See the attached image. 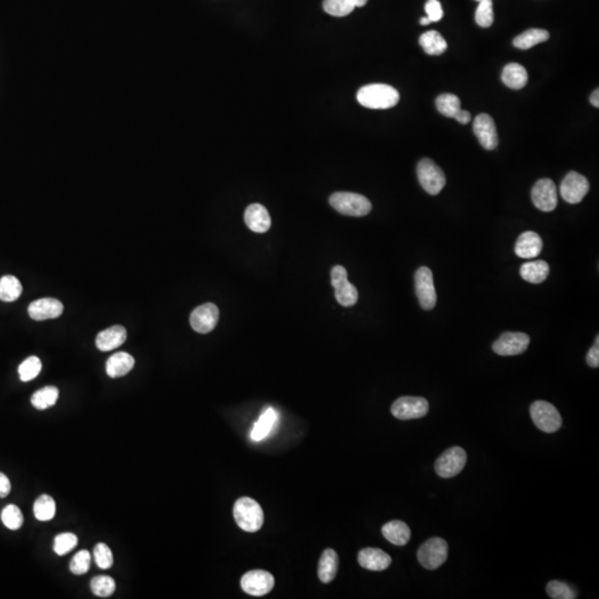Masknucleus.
Wrapping results in <instances>:
<instances>
[{
  "mask_svg": "<svg viewBox=\"0 0 599 599\" xmlns=\"http://www.w3.org/2000/svg\"><path fill=\"white\" fill-rule=\"evenodd\" d=\"M34 514L40 522H48L56 515V502L49 495L39 496L34 504Z\"/></svg>",
  "mask_w": 599,
  "mask_h": 599,
  "instance_id": "2f4dec72",
  "label": "nucleus"
},
{
  "mask_svg": "<svg viewBox=\"0 0 599 599\" xmlns=\"http://www.w3.org/2000/svg\"><path fill=\"white\" fill-rule=\"evenodd\" d=\"M437 107L443 116L454 118L455 114L461 110V100L453 93H442L437 97Z\"/></svg>",
  "mask_w": 599,
  "mask_h": 599,
  "instance_id": "473e14b6",
  "label": "nucleus"
},
{
  "mask_svg": "<svg viewBox=\"0 0 599 599\" xmlns=\"http://www.w3.org/2000/svg\"><path fill=\"white\" fill-rule=\"evenodd\" d=\"M546 591L548 596L553 599H575L577 597L576 592L563 581H550Z\"/></svg>",
  "mask_w": 599,
  "mask_h": 599,
  "instance_id": "ea45409f",
  "label": "nucleus"
},
{
  "mask_svg": "<svg viewBox=\"0 0 599 599\" xmlns=\"http://www.w3.org/2000/svg\"><path fill=\"white\" fill-rule=\"evenodd\" d=\"M535 207L542 212L554 211L557 207V188L550 179H540L532 189Z\"/></svg>",
  "mask_w": 599,
  "mask_h": 599,
  "instance_id": "ddd939ff",
  "label": "nucleus"
},
{
  "mask_svg": "<svg viewBox=\"0 0 599 599\" xmlns=\"http://www.w3.org/2000/svg\"><path fill=\"white\" fill-rule=\"evenodd\" d=\"M530 338L522 332H506L494 342L493 351L502 357H514L524 353L530 345Z\"/></svg>",
  "mask_w": 599,
  "mask_h": 599,
  "instance_id": "f8f14e48",
  "label": "nucleus"
},
{
  "mask_svg": "<svg viewBox=\"0 0 599 599\" xmlns=\"http://www.w3.org/2000/svg\"><path fill=\"white\" fill-rule=\"evenodd\" d=\"M1 521L7 528L17 530L23 526V515L16 505H7L1 511Z\"/></svg>",
  "mask_w": 599,
  "mask_h": 599,
  "instance_id": "c9c22d12",
  "label": "nucleus"
},
{
  "mask_svg": "<svg viewBox=\"0 0 599 599\" xmlns=\"http://www.w3.org/2000/svg\"><path fill=\"white\" fill-rule=\"evenodd\" d=\"M562 198L571 204H576L584 199L589 191V182L581 173L571 171L564 178L561 184Z\"/></svg>",
  "mask_w": 599,
  "mask_h": 599,
  "instance_id": "4468645a",
  "label": "nucleus"
},
{
  "mask_svg": "<svg viewBox=\"0 0 599 599\" xmlns=\"http://www.w3.org/2000/svg\"><path fill=\"white\" fill-rule=\"evenodd\" d=\"M468 462V454L460 446L451 447L443 453L435 462L437 475L442 478H452L462 472Z\"/></svg>",
  "mask_w": 599,
  "mask_h": 599,
  "instance_id": "0eeeda50",
  "label": "nucleus"
},
{
  "mask_svg": "<svg viewBox=\"0 0 599 599\" xmlns=\"http://www.w3.org/2000/svg\"><path fill=\"white\" fill-rule=\"evenodd\" d=\"M548 38H550V34H548L547 30L535 28L528 29V30L524 31L523 34L517 36L513 44L518 49L527 50L530 49L536 45L547 42Z\"/></svg>",
  "mask_w": 599,
  "mask_h": 599,
  "instance_id": "c85d7f7f",
  "label": "nucleus"
},
{
  "mask_svg": "<svg viewBox=\"0 0 599 599\" xmlns=\"http://www.w3.org/2000/svg\"><path fill=\"white\" fill-rule=\"evenodd\" d=\"M77 545L78 538L73 533H62L54 538V550L57 555H66L77 547Z\"/></svg>",
  "mask_w": 599,
  "mask_h": 599,
  "instance_id": "e433bc0d",
  "label": "nucleus"
},
{
  "mask_svg": "<svg viewBox=\"0 0 599 599\" xmlns=\"http://www.w3.org/2000/svg\"><path fill=\"white\" fill-rule=\"evenodd\" d=\"M530 417L535 425L545 433H555L562 427V416L553 404L536 401L530 405Z\"/></svg>",
  "mask_w": 599,
  "mask_h": 599,
  "instance_id": "20e7f679",
  "label": "nucleus"
},
{
  "mask_svg": "<svg viewBox=\"0 0 599 599\" xmlns=\"http://www.w3.org/2000/svg\"><path fill=\"white\" fill-rule=\"evenodd\" d=\"M478 1H480V0H478Z\"/></svg>",
  "mask_w": 599,
  "mask_h": 599,
  "instance_id": "3c124183",
  "label": "nucleus"
},
{
  "mask_svg": "<svg viewBox=\"0 0 599 599\" xmlns=\"http://www.w3.org/2000/svg\"><path fill=\"white\" fill-rule=\"evenodd\" d=\"M91 592L98 597L108 598L116 591V583L114 579L109 576H97L91 579Z\"/></svg>",
  "mask_w": 599,
  "mask_h": 599,
  "instance_id": "72a5a7b5",
  "label": "nucleus"
},
{
  "mask_svg": "<svg viewBox=\"0 0 599 599\" xmlns=\"http://www.w3.org/2000/svg\"><path fill=\"white\" fill-rule=\"evenodd\" d=\"M416 172L422 188L431 196L439 194L446 184V178L442 169L429 159L420 161Z\"/></svg>",
  "mask_w": 599,
  "mask_h": 599,
  "instance_id": "423d86ee",
  "label": "nucleus"
},
{
  "mask_svg": "<svg viewBox=\"0 0 599 599\" xmlns=\"http://www.w3.org/2000/svg\"><path fill=\"white\" fill-rule=\"evenodd\" d=\"M11 491V480L4 473H0V499L7 497Z\"/></svg>",
  "mask_w": 599,
  "mask_h": 599,
  "instance_id": "a18cd8bd",
  "label": "nucleus"
},
{
  "mask_svg": "<svg viewBox=\"0 0 599 599\" xmlns=\"http://www.w3.org/2000/svg\"><path fill=\"white\" fill-rule=\"evenodd\" d=\"M90 564L91 554L89 553L88 550H81V552H78L76 554L75 557L73 558V561L70 562V571L77 575V576L85 575V573H88L89 569H90Z\"/></svg>",
  "mask_w": 599,
  "mask_h": 599,
  "instance_id": "79ce46f5",
  "label": "nucleus"
},
{
  "mask_svg": "<svg viewBox=\"0 0 599 599\" xmlns=\"http://www.w3.org/2000/svg\"><path fill=\"white\" fill-rule=\"evenodd\" d=\"M473 130L484 149L494 150L499 145L495 122L490 114H478L473 124Z\"/></svg>",
  "mask_w": 599,
  "mask_h": 599,
  "instance_id": "dca6fc26",
  "label": "nucleus"
},
{
  "mask_svg": "<svg viewBox=\"0 0 599 599\" xmlns=\"http://www.w3.org/2000/svg\"><path fill=\"white\" fill-rule=\"evenodd\" d=\"M330 204L341 215L349 217H364L372 210L367 196L353 192H336L330 196Z\"/></svg>",
  "mask_w": 599,
  "mask_h": 599,
  "instance_id": "7ed1b4c3",
  "label": "nucleus"
},
{
  "mask_svg": "<svg viewBox=\"0 0 599 599\" xmlns=\"http://www.w3.org/2000/svg\"><path fill=\"white\" fill-rule=\"evenodd\" d=\"M425 11L431 23H437L443 18L442 6L439 0H427V3L425 4Z\"/></svg>",
  "mask_w": 599,
  "mask_h": 599,
  "instance_id": "37998d69",
  "label": "nucleus"
},
{
  "mask_svg": "<svg viewBox=\"0 0 599 599\" xmlns=\"http://www.w3.org/2000/svg\"><path fill=\"white\" fill-rule=\"evenodd\" d=\"M243 592L251 596H264L274 587V577L269 571L256 569L243 575L241 579Z\"/></svg>",
  "mask_w": 599,
  "mask_h": 599,
  "instance_id": "9b49d317",
  "label": "nucleus"
},
{
  "mask_svg": "<svg viewBox=\"0 0 599 599\" xmlns=\"http://www.w3.org/2000/svg\"><path fill=\"white\" fill-rule=\"evenodd\" d=\"M420 23H421V25H423V26H427V25H429V23H431V20H429V19L427 18V17H424V18H421V20H420Z\"/></svg>",
  "mask_w": 599,
  "mask_h": 599,
  "instance_id": "8fccbe9b",
  "label": "nucleus"
},
{
  "mask_svg": "<svg viewBox=\"0 0 599 599\" xmlns=\"http://www.w3.org/2000/svg\"><path fill=\"white\" fill-rule=\"evenodd\" d=\"M382 534L389 542L396 546H404L411 540V530L402 521H392L382 527Z\"/></svg>",
  "mask_w": 599,
  "mask_h": 599,
  "instance_id": "5701e85b",
  "label": "nucleus"
},
{
  "mask_svg": "<svg viewBox=\"0 0 599 599\" xmlns=\"http://www.w3.org/2000/svg\"><path fill=\"white\" fill-rule=\"evenodd\" d=\"M233 516L241 530L248 533L258 532L264 522L262 507L251 497H241L235 502Z\"/></svg>",
  "mask_w": 599,
  "mask_h": 599,
  "instance_id": "f03ea898",
  "label": "nucleus"
},
{
  "mask_svg": "<svg viewBox=\"0 0 599 599\" xmlns=\"http://www.w3.org/2000/svg\"><path fill=\"white\" fill-rule=\"evenodd\" d=\"M454 119H456L460 124H468L470 121V119H472V116H470V112L461 109L460 112L455 114Z\"/></svg>",
  "mask_w": 599,
  "mask_h": 599,
  "instance_id": "49530a36",
  "label": "nucleus"
},
{
  "mask_svg": "<svg viewBox=\"0 0 599 599\" xmlns=\"http://www.w3.org/2000/svg\"><path fill=\"white\" fill-rule=\"evenodd\" d=\"M59 390L56 386H46L40 389L31 396V404L37 410H47L57 403Z\"/></svg>",
  "mask_w": 599,
  "mask_h": 599,
  "instance_id": "c756f323",
  "label": "nucleus"
},
{
  "mask_svg": "<svg viewBox=\"0 0 599 599\" xmlns=\"http://www.w3.org/2000/svg\"><path fill=\"white\" fill-rule=\"evenodd\" d=\"M587 364L591 367H599V336L596 338V343L592 346L587 354Z\"/></svg>",
  "mask_w": 599,
  "mask_h": 599,
  "instance_id": "c03bdc74",
  "label": "nucleus"
},
{
  "mask_svg": "<svg viewBox=\"0 0 599 599\" xmlns=\"http://www.w3.org/2000/svg\"><path fill=\"white\" fill-rule=\"evenodd\" d=\"M338 569V556L336 550H328L323 552L319 562L318 576L324 584H328L336 579Z\"/></svg>",
  "mask_w": 599,
  "mask_h": 599,
  "instance_id": "b1692460",
  "label": "nucleus"
},
{
  "mask_svg": "<svg viewBox=\"0 0 599 599\" xmlns=\"http://www.w3.org/2000/svg\"><path fill=\"white\" fill-rule=\"evenodd\" d=\"M476 9L475 20L478 26L488 28L494 23L493 1L492 0H480Z\"/></svg>",
  "mask_w": 599,
  "mask_h": 599,
  "instance_id": "4c0bfd02",
  "label": "nucleus"
},
{
  "mask_svg": "<svg viewBox=\"0 0 599 599\" xmlns=\"http://www.w3.org/2000/svg\"><path fill=\"white\" fill-rule=\"evenodd\" d=\"M23 293L20 281L13 275H4L0 279V300L4 302H13Z\"/></svg>",
  "mask_w": 599,
  "mask_h": 599,
  "instance_id": "7c9ffc66",
  "label": "nucleus"
},
{
  "mask_svg": "<svg viewBox=\"0 0 599 599\" xmlns=\"http://www.w3.org/2000/svg\"><path fill=\"white\" fill-rule=\"evenodd\" d=\"M354 6L349 0H324L323 9L328 15L334 17H344L354 11Z\"/></svg>",
  "mask_w": 599,
  "mask_h": 599,
  "instance_id": "58836bf2",
  "label": "nucleus"
},
{
  "mask_svg": "<svg viewBox=\"0 0 599 599\" xmlns=\"http://www.w3.org/2000/svg\"><path fill=\"white\" fill-rule=\"evenodd\" d=\"M550 266L545 261L527 262L521 266V277L533 285H540L547 279Z\"/></svg>",
  "mask_w": 599,
  "mask_h": 599,
  "instance_id": "a878e982",
  "label": "nucleus"
},
{
  "mask_svg": "<svg viewBox=\"0 0 599 599\" xmlns=\"http://www.w3.org/2000/svg\"><path fill=\"white\" fill-rule=\"evenodd\" d=\"M93 557L99 569H112V566L114 565V555H112V550L105 542H99L95 546Z\"/></svg>",
  "mask_w": 599,
  "mask_h": 599,
  "instance_id": "a19ab883",
  "label": "nucleus"
},
{
  "mask_svg": "<svg viewBox=\"0 0 599 599\" xmlns=\"http://www.w3.org/2000/svg\"><path fill=\"white\" fill-rule=\"evenodd\" d=\"M244 223L250 230L256 233H264L271 227V217L262 204L254 203L244 212Z\"/></svg>",
  "mask_w": 599,
  "mask_h": 599,
  "instance_id": "6ab92c4d",
  "label": "nucleus"
},
{
  "mask_svg": "<svg viewBox=\"0 0 599 599\" xmlns=\"http://www.w3.org/2000/svg\"><path fill=\"white\" fill-rule=\"evenodd\" d=\"M357 561L362 569L373 571H382L390 567L392 558L379 548H364L360 550Z\"/></svg>",
  "mask_w": 599,
  "mask_h": 599,
  "instance_id": "a211bd4d",
  "label": "nucleus"
},
{
  "mask_svg": "<svg viewBox=\"0 0 599 599\" xmlns=\"http://www.w3.org/2000/svg\"><path fill=\"white\" fill-rule=\"evenodd\" d=\"M278 421V413L272 408H268L263 412L260 419L254 425V431L251 433V437L254 441H262L271 433L273 427H275Z\"/></svg>",
  "mask_w": 599,
  "mask_h": 599,
  "instance_id": "bb28decb",
  "label": "nucleus"
},
{
  "mask_svg": "<svg viewBox=\"0 0 599 599\" xmlns=\"http://www.w3.org/2000/svg\"><path fill=\"white\" fill-rule=\"evenodd\" d=\"M362 106L369 109H390L398 105L400 93L384 83H372L362 87L357 95Z\"/></svg>",
  "mask_w": 599,
  "mask_h": 599,
  "instance_id": "f257e3e1",
  "label": "nucleus"
},
{
  "mask_svg": "<svg viewBox=\"0 0 599 599\" xmlns=\"http://www.w3.org/2000/svg\"><path fill=\"white\" fill-rule=\"evenodd\" d=\"M449 545L443 538H433L422 544L417 550V559L424 569L434 571L446 562Z\"/></svg>",
  "mask_w": 599,
  "mask_h": 599,
  "instance_id": "39448f33",
  "label": "nucleus"
},
{
  "mask_svg": "<svg viewBox=\"0 0 599 599\" xmlns=\"http://www.w3.org/2000/svg\"><path fill=\"white\" fill-rule=\"evenodd\" d=\"M349 1L354 7H363L367 3V0H349Z\"/></svg>",
  "mask_w": 599,
  "mask_h": 599,
  "instance_id": "09e8293b",
  "label": "nucleus"
},
{
  "mask_svg": "<svg viewBox=\"0 0 599 599\" xmlns=\"http://www.w3.org/2000/svg\"><path fill=\"white\" fill-rule=\"evenodd\" d=\"M135 367V359L126 352H118L109 357L107 361L106 371L108 376L112 379L124 376Z\"/></svg>",
  "mask_w": 599,
  "mask_h": 599,
  "instance_id": "4be33fe9",
  "label": "nucleus"
},
{
  "mask_svg": "<svg viewBox=\"0 0 599 599\" xmlns=\"http://www.w3.org/2000/svg\"><path fill=\"white\" fill-rule=\"evenodd\" d=\"M420 45L424 52L431 56H439L444 54L447 49L446 40L439 34V31L429 30L420 37Z\"/></svg>",
  "mask_w": 599,
  "mask_h": 599,
  "instance_id": "cd10ccee",
  "label": "nucleus"
},
{
  "mask_svg": "<svg viewBox=\"0 0 599 599\" xmlns=\"http://www.w3.org/2000/svg\"><path fill=\"white\" fill-rule=\"evenodd\" d=\"M542 250V240L540 235L533 231L522 233L515 244V254L523 259H533L540 256Z\"/></svg>",
  "mask_w": 599,
  "mask_h": 599,
  "instance_id": "aec40b11",
  "label": "nucleus"
},
{
  "mask_svg": "<svg viewBox=\"0 0 599 599\" xmlns=\"http://www.w3.org/2000/svg\"><path fill=\"white\" fill-rule=\"evenodd\" d=\"M126 340H127V330L124 326H110L97 336L96 346L102 352L112 351L121 346Z\"/></svg>",
  "mask_w": 599,
  "mask_h": 599,
  "instance_id": "412c9836",
  "label": "nucleus"
},
{
  "mask_svg": "<svg viewBox=\"0 0 599 599\" xmlns=\"http://www.w3.org/2000/svg\"><path fill=\"white\" fill-rule=\"evenodd\" d=\"M331 283L336 290V301L342 307H350L357 304L359 293L357 287L348 280V271L344 266H334L331 271Z\"/></svg>",
  "mask_w": 599,
  "mask_h": 599,
  "instance_id": "1a4fd4ad",
  "label": "nucleus"
},
{
  "mask_svg": "<svg viewBox=\"0 0 599 599\" xmlns=\"http://www.w3.org/2000/svg\"><path fill=\"white\" fill-rule=\"evenodd\" d=\"M591 102H592L593 106L598 108L599 107V90L596 89L594 93H592V96H591Z\"/></svg>",
  "mask_w": 599,
  "mask_h": 599,
  "instance_id": "de8ad7c7",
  "label": "nucleus"
},
{
  "mask_svg": "<svg viewBox=\"0 0 599 599\" xmlns=\"http://www.w3.org/2000/svg\"><path fill=\"white\" fill-rule=\"evenodd\" d=\"M502 81L509 88L519 90L524 88L528 81L526 69L519 64H509L502 73Z\"/></svg>",
  "mask_w": 599,
  "mask_h": 599,
  "instance_id": "393cba45",
  "label": "nucleus"
},
{
  "mask_svg": "<svg viewBox=\"0 0 599 599\" xmlns=\"http://www.w3.org/2000/svg\"><path fill=\"white\" fill-rule=\"evenodd\" d=\"M42 364L40 359L37 357H29L28 359L19 365L18 372L23 382H29L38 376L42 372Z\"/></svg>",
  "mask_w": 599,
  "mask_h": 599,
  "instance_id": "f704fd0d",
  "label": "nucleus"
},
{
  "mask_svg": "<svg viewBox=\"0 0 599 599\" xmlns=\"http://www.w3.org/2000/svg\"><path fill=\"white\" fill-rule=\"evenodd\" d=\"M219 315L217 305L206 303L194 309L190 315V324L198 333L207 334L217 326Z\"/></svg>",
  "mask_w": 599,
  "mask_h": 599,
  "instance_id": "2eb2a0df",
  "label": "nucleus"
},
{
  "mask_svg": "<svg viewBox=\"0 0 599 599\" xmlns=\"http://www.w3.org/2000/svg\"><path fill=\"white\" fill-rule=\"evenodd\" d=\"M415 293L423 310L434 309L437 302L434 280L431 269L421 266L415 273Z\"/></svg>",
  "mask_w": 599,
  "mask_h": 599,
  "instance_id": "9d476101",
  "label": "nucleus"
},
{
  "mask_svg": "<svg viewBox=\"0 0 599 599\" xmlns=\"http://www.w3.org/2000/svg\"><path fill=\"white\" fill-rule=\"evenodd\" d=\"M62 312H64V305L59 300L52 299V297L36 300L28 307L29 315L35 321L56 319L60 316Z\"/></svg>",
  "mask_w": 599,
  "mask_h": 599,
  "instance_id": "f3484780",
  "label": "nucleus"
},
{
  "mask_svg": "<svg viewBox=\"0 0 599 599\" xmlns=\"http://www.w3.org/2000/svg\"><path fill=\"white\" fill-rule=\"evenodd\" d=\"M429 402L419 396H402L392 404L391 413L402 421L422 419L429 413Z\"/></svg>",
  "mask_w": 599,
  "mask_h": 599,
  "instance_id": "6e6552de",
  "label": "nucleus"
}]
</instances>
